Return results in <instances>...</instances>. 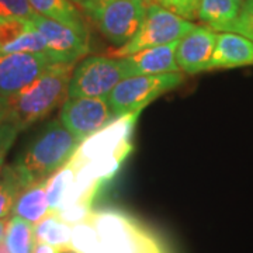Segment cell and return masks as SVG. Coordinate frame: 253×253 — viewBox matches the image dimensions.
Masks as SVG:
<instances>
[{
    "instance_id": "obj_24",
    "label": "cell",
    "mask_w": 253,
    "mask_h": 253,
    "mask_svg": "<svg viewBox=\"0 0 253 253\" xmlns=\"http://www.w3.org/2000/svg\"><path fill=\"white\" fill-rule=\"evenodd\" d=\"M30 27H31V20L27 18H0V49L13 42L14 40H17Z\"/></svg>"
},
{
    "instance_id": "obj_32",
    "label": "cell",
    "mask_w": 253,
    "mask_h": 253,
    "mask_svg": "<svg viewBox=\"0 0 253 253\" xmlns=\"http://www.w3.org/2000/svg\"><path fill=\"white\" fill-rule=\"evenodd\" d=\"M7 225H9V219H7V218H4V219H0V239H4Z\"/></svg>"
},
{
    "instance_id": "obj_25",
    "label": "cell",
    "mask_w": 253,
    "mask_h": 253,
    "mask_svg": "<svg viewBox=\"0 0 253 253\" xmlns=\"http://www.w3.org/2000/svg\"><path fill=\"white\" fill-rule=\"evenodd\" d=\"M152 1L189 21L197 18L200 3H201V0H152Z\"/></svg>"
},
{
    "instance_id": "obj_29",
    "label": "cell",
    "mask_w": 253,
    "mask_h": 253,
    "mask_svg": "<svg viewBox=\"0 0 253 253\" xmlns=\"http://www.w3.org/2000/svg\"><path fill=\"white\" fill-rule=\"evenodd\" d=\"M17 135L18 131L10 123H6L0 126V168L3 166L4 158L14 144Z\"/></svg>"
},
{
    "instance_id": "obj_26",
    "label": "cell",
    "mask_w": 253,
    "mask_h": 253,
    "mask_svg": "<svg viewBox=\"0 0 253 253\" xmlns=\"http://www.w3.org/2000/svg\"><path fill=\"white\" fill-rule=\"evenodd\" d=\"M37 13L28 0H0V18H31Z\"/></svg>"
},
{
    "instance_id": "obj_35",
    "label": "cell",
    "mask_w": 253,
    "mask_h": 253,
    "mask_svg": "<svg viewBox=\"0 0 253 253\" xmlns=\"http://www.w3.org/2000/svg\"><path fill=\"white\" fill-rule=\"evenodd\" d=\"M235 1H238V3H239V4H241V6H242V3H244L245 0H235Z\"/></svg>"
},
{
    "instance_id": "obj_28",
    "label": "cell",
    "mask_w": 253,
    "mask_h": 253,
    "mask_svg": "<svg viewBox=\"0 0 253 253\" xmlns=\"http://www.w3.org/2000/svg\"><path fill=\"white\" fill-rule=\"evenodd\" d=\"M235 33L242 34L253 42V0H245L236 21Z\"/></svg>"
},
{
    "instance_id": "obj_5",
    "label": "cell",
    "mask_w": 253,
    "mask_h": 253,
    "mask_svg": "<svg viewBox=\"0 0 253 253\" xmlns=\"http://www.w3.org/2000/svg\"><path fill=\"white\" fill-rule=\"evenodd\" d=\"M196 27L191 21L174 14L154 1L148 3L142 26L126 45L113 51L110 56L124 58L145 48L166 45L180 41L183 37Z\"/></svg>"
},
{
    "instance_id": "obj_6",
    "label": "cell",
    "mask_w": 253,
    "mask_h": 253,
    "mask_svg": "<svg viewBox=\"0 0 253 253\" xmlns=\"http://www.w3.org/2000/svg\"><path fill=\"white\" fill-rule=\"evenodd\" d=\"M183 82L184 75L181 72L129 76L114 87L109 94V101L116 117L141 113L151 101L163 93L177 89Z\"/></svg>"
},
{
    "instance_id": "obj_11",
    "label": "cell",
    "mask_w": 253,
    "mask_h": 253,
    "mask_svg": "<svg viewBox=\"0 0 253 253\" xmlns=\"http://www.w3.org/2000/svg\"><path fill=\"white\" fill-rule=\"evenodd\" d=\"M54 63L46 54H0V97L11 99L36 82Z\"/></svg>"
},
{
    "instance_id": "obj_8",
    "label": "cell",
    "mask_w": 253,
    "mask_h": 253,
    "mask_svg": "<svg viewBox=\"0 0 253 253\" xmlns=\"http://www.w3.org/2000/svg\"><path fill=\"white\" fill-rule=\"evenodd\" d=\"M138 116L139 113H131L117 117L109 126L86 138L79 145L71 162L79 168L87 162L129 154L132 149L129 139Z\"/></svg>"
},
{
    "instance_id": "obj_10",
    "label": "cell",
    "mask_w": 253,
    "mask_h": 253,
    "mask_svg": "<svg viewBox=\"0 0 253 253\" xmlns=\"http://www.w3.org/2000/svg\"><path fill=\"white\" fill-rule=\"evenodd\" d=\"M31 23L44 37L46 55L55 63H76L89 54V31H82L41 14H36Z\"/></svg>"
},
{
    "instance_id": "obj_31",
    "label": "cell",
    "mask_w": 253,
    "mask_h": 253,
    "mask_svg": "<svg viewBox=\"0 0 253 253\" xmlns=\"http://www.w3.org/2000/svg\"><path fill=\"white\" fill-rule=\"evenodd\" d=\"M9 118V104L7 100L0 97V126L7 123Z\"/></svg>"
},
{
    "instance_id": "obj_13",
    "label": "cell",
    "mask_w": 253,
    "mask_h": 253,
    "mask_svg": "<svg viewBox=\"0 0 253 253\" xmlns=\"http://www.w3.org/2000/svg\"><path fill=\"white\" fill-rule=\"evenodd\" d=\"M179 41L166 45L151 46L139 49L134 54L126 55L123 59L126 75H162V73L181 72L176 62V48Z\"/></svg>"
},
{
    "instance_id": "obj_27",
    "label": "cell",
    "mask_w": 253,
    "mask_h": 253,
    "mask_svg": "<svg viewBox=\"0 0 253 253\" xmlns=\"http://www.w3.org/2000/svg\"><path fill=\"white\" fill-rule=\"evenodd\" d=\"M55 214H58V217L61 218L62 221H65L66 224L73 226L76 224H81L86 219H89L91 214H93V210H91V204L76 203V204H72V206H68V207L59 210Z\"/></svg>"
},
{
    "instance_id": "obj_7",
    "label": "cell",
    "mask_w": 253,
    "mask_h": 253,
    "mask_svg": "<svg viewBox=\"0 0 253 253\" xmlns=\"http://www.w3.org/2000/svg\"><path fill=\"white\" fill-rule=\"evenodd\" d=\"M128 78L121 58L87 56L73 69L68 87V99L109 97L123 79Z\"/></svg>"
},
{
    "instance_id": "obj_4",
    "label": "cell",
    "mask_w": 253,
    "mask_h": 253,
    "mask_svg": "<svg viewBox=\"0 0 253 253\" xmlns=\"http://www.w3.org/2000/svg\"><path fill=\"white\" fill-rule=\"evenodd\" d=\"M83 10L113 45L123 46L132 40L145 18L146 0H109L83 3Z\"/></svg>"
},
{
    "instance_id": "obj_20",
    "label": "cell",
    "mask_w": 253,
    "mask_h": 253,
    "mask_svg": "<svg viewBox=\"0 0 253 253\" xmlns=\"http://www.w3.org/2000/svg\"><path fill=\"white\" fill-rule=\"evenodd\" d=\"M26 187L27 186L11 165L0 168V219L7 218L13 212L18 194Z\"/></svg>"
},
{
    "instance_id": "obj_36",
    "label": "cell",
    "mask_w": 253,
    "mask_h": 253,
    "mask_svg": "<svg viewBox=\"0 0 253 253\" xmlns=\"http://www.w3.org/2000/svg\"><path fill=\"white\" fill-rule=\"evenodd\" d=\"M69 253H76V252H69Z\"/></svg>"
},
{
    "instance_id": "obj_33",
    "label": "cell",
    "mask_w": 253,
    "mask_h": 253,
    "mask_svg": "<svg viewBox=\"0 0 253 253\" xmlns=\"http://www.w3.org/2000/svg\"><path fill=\"white\" fill-rule=\"evenodd\" d=\"M103 1H109V0H84V3H103Z\"/></svg>"
},
{
    "instance_id": "obj_16",
    "label": "cell",
    "mask_w": 253,
    "mask_h": 253,
    "mask_svg": "<svg viewBox=\"0 0 253 253\" xmlns=\"http://www.w3.org/2000/svg\"><path fill=\"white\" fill-rule=\"evenodd\" d=\"M49 212L46 200V179H44L30 184L18 194L11 214L36 225Z\"/></svg>"
},
{
    "instance_id": "obj_22",
    "label": "cell",
    "mask_w": 253,
    "mask_h": 253,
    "mask_svg": "<svg viewBox=\"0 0 253 253\" xmlns=\"http://www.w3.org/2000/svg\"><path fill=\"white\" fill-rule=\"evenodd\" d=\"M48 48L44 37L37 30L33 23L24 34L18 37L13 42L0 49V54H14V52H27V54H46Z\"/></svg>"
},
{
    "instance_id": "obj_3",
    "label": "cell",
    "mask_w": 253,
    "mask_h": 253,
    "mask_svg": "<svg viewBox=\"0 0 253 253\" xmlns=\"http://www.w3.org/2000/svg\"><path fill=\"white\" fill-rule=\"evenodd\" d=\"M100 244L89 253H165L156 236L126 212L93 211Z\"/></svg>"
},
{
    "instance_id": "obj_34",
    "label": "cell",
    "mask_w": 253,
    "mask_h": 253,
    "mask_svg": "<svg viewBox=\"0 0 253 253\" xmlns=\"http://www.w3.org/2000/svg\"><path fill=\"white\" fill-rule=\"evenodd\" d=\"M71 1H72V3H78V4H83V3H84V0H71Z\"/></svg>"
},
{
    "instance_id": "obj_18",
    "label": "cell",
    "mask_w": 253,
    "mask_h": 253,
    "mask_svg": "<svg viewBox=\"0 0 253 253\" xmlns=\"http://www.w3.org/2000/svg\"><path fill=\"white\" fill-rule=\"evenodd\" d=\"M37 14L52 18L62 24L87 31L79 10L73 6L71 0H28Z\"/></svg>"
},
{
    "instance_id": "obj_9",
    "label": "cell",
    "mask_w": 253,
    "mask_h": 253,
    "mask_svg": "<svg viewBox=\"0 0 253 253\" xmlns=\"http://www.w3.org/2000/svg\"><path fill=\"white\" fill-rule=\"evenodd\" d=\"M109 97L66 99L61 106L59 121L79 142L116 120Z\"/></svg>"
},
{
    "instance_id": "obj_15",
    "label": "cell",
    "mask_w": 253,
    "mask_h": 253,
    "mask_svg": "<svg viewBox=\"0 0 253 253\" xmlns=\"http://www.w3.org/2000/svg\"><path fill=\"white\" fill-rule=\"evenodd\" d=\"M241 4L235 0H201L197 18L206 27L221 33H235Z\"/></svg>"
},
{
    "instance_id": "obj_30",
    "label": "cell",
    "mask_w": 253,
    "mask_h": 253,
    "mask_svg": "<svg viewBox=\"0 0 253 253\" xmlns=\"http://www.w3.org/2000/svg\"><path fill=\"white\" fill-rule=\"evenodd\" d=\"M34 253H63L61 249L55 248L52 245L44 244V242H37Z\"/></svg>"
},
{
    "instance_id": "obj_17",
    "label": "cell",
    "mask_w": 253,
    "mask_h": 253,
    "mask_svg": "<svg viewBox=\"0 0 253 253\" xmlns=\"http://www.w3.org/2000/svg\"><path fill=\"white\" fill-rule=\"evenodd\" d=\"M34 235L37 242L52 245L63 253L72 252V225L66 224L55 212H49L40 222H37L34 225Z\"/></svg>"
},
{
    "instance_id": "obj_12",
    "label": "cell",
    "mask_w": 253,
    "mask_h": 253,
    "mask_svg": "<svg viewBox=\"0 0 253 253\" xmlns=\"http://www.w3.org/2000/svg\"><path fill=\"white\" fill-rule=\"evenodd\" d=\"M217 36L211 28L196 26L181 38L176 48V62L181 72L197 75L210 71Z\"/></svg>"
},
{
    "instance_id": "obj_21",
    "label": "cell",
    "mask_w": 253,
    "mask_h": 253,
    "mask_svg": "<svg viewBox=\"0 0 253 253\" xmlns=\"http://www.w3.org/2000/svg\"><path fill=\"white\" fill-rule=\"evenodd\" d=\"M76 176V168L71 161L46 179V200L51 212H58L66 193L69 191Z\"/></svg>"
},
{
    "instance_id": "obj_14",
    "label": "cell",
    "mask_w": 253,
    "mask_h": 253,
    "mask_svg": "<svg viewBox=\"0 0 253 253\" xmlns=\"http://www.w3.org/2000/svg\"><path fill=\"white\" fill-rule=\"evenodd\" d=\"M248 65H253L252 41L232 31L218 34L210 71L241 68Z\"/></svg>"
},
{
    "instance_id": "obj_1",
    "label": "cell",
    "mask_w": 253,
    "mask_h": 253,
    "mask_svg": "<svg viewBox=\"0 0 253 253\" xmlns=\"http://www.w3.org/2000/svg\"><path fill=\"white\" fill-rule=\"evenodd\" d=\"M73 69L75 63H54L36 82L7 100V123L20 132L62 106L68 99V87Z\"/></svg>"
},
{
    "instance_id": "obj_19",
    "label": "cell",
    "mask_w": 253,
    "mask_h": 253,
    "mask_svg": "<svg viewBox=\"0 0 253 253\" xmlns=\"http://www.w3.org/2000/svg\"><path fill=\"white\" fill-rule=\"evenodd\" d=\"M4 242L10 253H34L37 245L34 225L23 218L13 215L9 219Z\"/></svg>"
},
{
    "instance_id": "obj_23",
    "label": "cell",
    "mask_w": 253,
    "mask_h": 253,
    "mask_svg": "<svg viewBox=\"0 0 253 253\" xmlns=\"http://www.w3.org/2000/svg\"><path fill=\"white\" fill-rule=\"evenodd\" d=\"M91 217V215H90ZM100 244V236L91 219H86L72 226L71 249L76 253H89Z\"/></svg>"
},
{
    "instance_id": "obj_2",
    "label": "cell",
    "mask_w": 253,
    "mask_h": 253,
    "mask_svg": "<svg viewBox=\"0 0 253 253\" xmlns=\"http://www.w3.org/2000/svg\"><path fill=\"white\" fill-rule=\"evenodd\" d=\"M81 142L59 120L48 121L11 165L26 186L48 179L76 154Z\"/></svg>"
}]
</instances>
